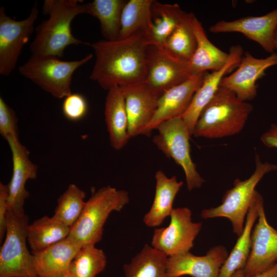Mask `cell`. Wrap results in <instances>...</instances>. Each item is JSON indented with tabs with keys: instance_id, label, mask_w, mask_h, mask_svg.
I'll use <instances>...</instances> for the list:
<instances>
[{
	"instance_id": "6da1fadb",
	"label": "cell",
	"mask_w": 277,
	"mask_h": 277,
	"mask_svg": "<svg viewBox=\"0 0 277 277\" xmlns=\"http://www.w3.org/2000/svg\"><path fill=\"white\" fill-rule=\"evenodd\" d=\"M150 45V38L141 32L123 39L90 44L95 56L90 78L106 90L144 82Z\"/></svg>"
},
{
	"instance_id": "7a4b0ae2",
	"label": "cell",
	"mask_w": 277,
	"mask_h": 277,
	"mask_svg": "<svg viewBox=\"0 0 277 277\" xmlns=\"http://www.w3.org/2000/svg\"><path fill=\"white\" fill-rule=\"evenodd\" d=\"M77 0H45L43 13L48 15L35 28V36L30 45L32 55H49L62 57L70 45H90L75 37L71 24L78 15L85 13V4Z\"/></svg>"
},
{
	"instance_id": "3957f363",
	"label": "cell",
	"mask_w": 277,
	"mask_h": 277,
	"mask_svg": "<svg viewBox=\"0 0 277 277\" xmlns=\"http://www.w3.org/2000/svg\"><path fill=\"white\" fill-rule=\"evenodd\" d=\"M252 110L249 102L220 86L201 113L193 135L214 139L237 134L243 129Z\"/></svg>"
},
{
	"instance_id": "277c9868",
	"label": "cell",
	"mask_w": 277,
	"mask_h": 277,
	"mask_svg": "<svg viewBox=\"0 0 277 277\" xmlns=\"http://www.w3.org/2000/svg\"><path fill=\"white\" fill-rule=\"evenodd\" d=\"M129 202L126 191L110 186L92 192L80 217L71 227L68 237L82 247L95 245L102 240L109 214L114 211H120Z\"/></svg>"
},
{
	"instance_id": "5b68a950",
	"label": "cell",
	"mask_w": 277,
	"mask_h": 277,
	"mask_svg": "<svg viewBox=\"0 0 277 277\" xmlns=\"http://www.w3.org/2000/svg\"><path fill=\"white\" fill-rule=\"evenodd\" d=\"M255 163V168L250 176L244 180L236 179L233 187L225 193L220 205L202 211L203 219L227 218L232 224L233 232L238 237L241 234L256 185L265 174L277 170L276 164L262 162L258 154Z\"/></svg>"
},
{
	"instance_id": "8992f818",
	"label": "cell",
	"mask_w": 277,
	"mask_h": 277,
	"mask_svg": "<svg viewBox=\"0 0 277 277\" xmlns=\"http://www.w3.org/2000/svg\"><path fill=\"white\" fill-rule=\"evenodd\" d=\"M91 53L79 60L65 61L49 55H32L18 68L19 73L41 89L57 98L71 92V85L75 71L89 62Z\"/></svg>"
},
{
	"instance_id": "52a82bcc",
	"label": "cell",
	"mask_w": 277,
	"mask_h": 277,
	"mask_svg": "<svg viewBox=\"0 0 277 277\" xmlns=\"http://www.w3.org/2000/svg\"><path fill=\"white\" fill-rule=\"evenodd\" d=\"M5 241L0 251V277H38L26 241L28 218L8 211Z\"/></svg>"
},
{
	"instance_id": "ba28073f",
	"label": "cell",
	"mask_w": 277,
	"mask_h": 277,
	"mask_svg": "<svg viewBox=\"0 0 277 277\" xmlns=\"http://www.w3.org/2000/svg\"><path fill=\"white\" fill-rule=\"evenodd\" d=\"M157 134L153 142L165 155L173 159L183 169L189 191L201 187L204 179L198 172L190 155L191 136L182 117L162 122L155 128Z\"/></svg>"
},
{
	"instance_id": "9c48e42d",
	"label": "cell",
	"mask_w": 277,
	"mask_h": 277,
	"mask_svg": "<svg viewBox=\"0 0 277 277\" xmlns=\"http://www.w3.org/2000/svg\"><path fill=\"white\" fill-rule=\"evenodd\" d=\"M38 15L35 3L29 16L16 21L8 16L3 7L0 8V74L9 76L15 68L24 46L33 33Z\"/></svg>"
},
{
	"instance_id": "30bf717a",
	"label": "cell",
	"mask_w": 277,
	"mask_h": 277,
	"mask_svg": "<svg viewBox=\"0 0 277 277\" xmlns=\"http://www.w3.org/2000/svg\"><path fill=\"white\" fill-rule=\"evenodd\" d=\"M187 207L174 208L166 227L154 230L151 246L168 257L189 252L201 230V222H193Z\"/></svg>"
},
{
	"instance_id": "8fae6325",
	"label": "cell",
	"mask_w": 277,
	"mask_h": 277,
	"mask_svg": "<svg viewBox=\"0 0 277 277\" xmlns=\"http://www.w3.org/2000/svg\"><path fill=\"white\" fill-rule=\"evenodd\" d=\"M192 75L189 61L173 55L164 48L154 45L148 47L144 82L160 96Z\"/></svg>"
},
{
	"instance_id": "7c38bea8",
	"label": "cell",
	"mask_w": 277,
	"mask_h": 277,
	"mask_svg": "<svg viewBox=\"0 0 277 277\" xmlns=\"http://www.w3.org/2000/svg\"><path fill=\"white\" fill-rule=\"evenodd\" d=\"M257 222L251 236V249L243 270L245 277L261 273L277 262V230L268 222L262 197L258 208Z\"/></svg>"
},
{
	"instance_id": "4fadbf2b",
	"label": "cell",
	"mask_w": 277,
	"mask_h": 277,
	"mask_svg": "<svg viewBox=\"0 0 277 277\" xmlns=\"http://www.w3.org/2000/svg\"><path fill=\"white\" fill-rule=\"evenodd\" d=\"M276 65V53L258 58L246 51L236 70L222 78L220 86L231 90L243 101L252 100L257 95L256 81L265 74L266 69Z\"/></svg>"
},
{
	"instance_id": "5bb4252c",
	"label": "cell",
	"mask_w": 277,
	"mask_h": 277,
	"mask_svg": "<svg viewBox=\"0 0 277 277\" xmlns=\"http://www.w3.org/2000/svg\"><path fill=\"white\" fill-rule=\"evenodd\" d=\"M120 87L125 96L130 137L146 135L160 96L145 82Z\"/></svg>"
},
{
	"instance_id": "9a60e30c",
	"label": "cell",
	"mask_w": 277,
	"mask_h": 277,
	"mask_svg": "<svg viewBox=\"0 0 277 277\" xmlns=\"http://www.w3.org/2000/svg\"><path fill=\"white\" fill-rule=\"evenodd\" d=\"M7 140L10 148L13 163L12 175L8 185V211L24 213V205L29 193L25 188L29 180L36 179L37 166L29 159L30 152L19 138L9 137Z\"/></svg>"
},
{
	"instance_id": "2e32d148",
	"label": "cell",
	"mask_w": 277,
	"mask_h": 277,
	"mask_svg": "<svg viewBox=\"0 0 277 277\" xmlns=\"http://www.w3.org/2000/svg\"><path fill=\"white\" fill-rule=\"evenodd\" d=\"M228 255L227 249L218 245L212 247L203 256L187 252L169 256L166 277H217Z\"/></svg>"
},
{
	"instance_id": "e0dca14e",
	"label": "cell",
	"mask_w": 277,
	"mask_h": 277,
	"mask_svg": "<svg viewBox=\"0 0 277 277\" xmlns=\"http://www.w3.org/2000/svg\"><path fill=\"white\" fill-rule=\"evenodd\" d=\"M277 28V8L265 15L249 16L231 21H220L211 26L213 33L239 32L259 44L268 53L274 49L273 38Z\"/></svg>"
},
{
	"instance_id": "ac0fdd59",
	"label": "cell",
	"mask_w": 277,
	"mask_h": 277,
	"mask_svg": "<svg viewBox=\"0 0 277 277\" xmlns=\"http://www.w3.org/2000/svg\"><path fill=\"white\" fill-rule=\"evenodd\" d=\"M204 73L192 75L184 82L168 89L159 97L155 113L145 135H151L162 122L182 116L202 84Z\"/></svg>"
},
{
	"instance_id": "d6986e66",
	"label": "cell",
	"mask_w": 277,
	"mask_h": 277,
	"mask_svg": "<svg viewBox=\"0 0 277 277\" xmlns=\"http://www.w3.org/2000/svg\"><path fill=\"white\" fill-rule=\"evenodd\" d=\"M228 53V60L222 68L210 73L205 72L202 84L194 94L188 109L182 116L191 135L202 110L215 94L222 78L234 68H237L244 50L241 46L235 45L230 48Z\"/></svg>"
},
{
	"instance_id": "ffe728a7",
	"label": "cell",
	"mask_w": 277,
	"mask_h": 277,
	"mask_svg": "<svg viewBox=\"0 0 277 277\" xmlns=\"http://www.w3.org/2000/svg\"><path fill=\"white\" fill-rule=\"evenodd\" d=\"M82 247L69 237L33 254L38 277H62Z\"/></svg>"
},
{
	"instance_id": "44dd1931",
	"label": "cell",
	"mask_w": 277,
	"mask_h": 277,
	"mask_svg": "<svg viewBox=\"0 0 277 277\" xmlns=\"http://www.w3.org/2000/svg\"><path fill=\"white\" fill-rule=\"evenodd\" d=\"M104 115L110 144L114 149L119 150L131 138L128 131L125 96L120 87H114L108 90Z\"/></svg>"
},
{
	"instance_id": "7402d4cb",
	"label": "cell",
	"mask_w": 277,
	"mask_h": 277,
	"mask_svg": "<svg viewBox=\"0 0 277 277\" xmlns=\"http://www.w3.org/2000/svg\"><path fill=\"white\" fill-rule=\"evenodd\" d=\"M155 191L152 206L143 218L145 224L150 227L161 225L173 209L174 199L183 183L177 181L176 176L167 177L161 170L155 174Z\"/></svg>"
},
{
	"instance_id": "603a6c76",
	"label": "cell",
	"mask_w": 277,
	"mask_h": 277,
	"mask_svg": "<svg viewBox=\"0 0 277 277\" xmlns=\"http://www.w3.org/2000/svg\"><path fill=\"white\" fill-rule=\"evenodd\" d=\"M262 197L255 190L246 217L243 230L221 267L217 277H232L236 271L244 269L250 252L251 232L258 218V205Z\"/></svg>"
},
{
	"instance_id": "cb8c5ba5",
	"label": "cell",
	"mask_w": 277,
	"mask_h": 277,
	"mask_svg": "<svg viewBox=\"0 0 277 277\" xmlns=\"http://www.w3.org/2000/svg\"><path fill=\"white\" fill-rule=\"evenodd\" d=\"M192 25L196 39L195 52L189 61L193 75L215 71L227 62L229 53L215 46L208 39L202 23L193 14Z\"/></svg>"
},
{
	"instance_id": "d4e9b609",
	"label": "cell",
	"mask_w": 277,
	"mask_h": 277,
	"mask_svg": "<svg viewBox=\"0 0 277 277\" xmlns=\"http://www.w3.org/2000/svg\"><path fill=\"white\" fill-rule=\"evenodd\" d=\"M153 2V0H130L126 2L122 13L118 39L125 38L141 32L147 35L151 40Z\"/></svg>"
},
{
	"instance_id": "484cf974",
	"label": "cell",
	"mask_w": 277,
	"mask_h": 277,
	"mask_svg": "<svg viewBox=\"0 0 277 277\" xmlns=\"http://www.w3.org/2000/svg\"><path fill=\"white\" fill-rule=\"evenodd\" d=\"M186 12L177 4H164L154 1L152 6V45L164 48L170 35L185 17Z\"/></svg>"
},
{
	"instance_id": "4316f807",
	"label": "cell",
	"mask_w": 277,
	"mask_h": 277,
	"mask_svg": "<svg viewBox=\"0 0 277 277\" xmlns=\"http://www.w3.org/2000/svg\"><path fill=\"white\" fill-rule=\"evenodd\" d=\"M70 228L55 220L44 216L27 228V238L32 253L41 251L67 238Z\"/></svg>"
},
{
	"instance_id": "83f0119b",
	"label": "cell",
	"mask_w": 277,
	"mask_h": 277,
	"mask_svg": "<svg viewBox=\"0 0 277 277\" xmlns=\"http://www.w3.org/2000/svg\"><path fill=\"white\" fill-rule=\"evenodd\" d=\"M123 0H94L85 4V13L97 18L102 35L107 41L119 38Z\"/></svg>"
},
{
	"instance_id": "f1b7e54d",
	"label": "cell",
	"mask_w": 277,
	"mask_h": 277,
	"mask_svg": "<svg viewBox=\"0 0 277 277\" xmlns=\"http://www.w3.org/2000/svg\"><path fill=\"white\" fill-rule=\"evenodd\" d=\"M167 260L166 255L146 244L124 266L125 277H166Z\"/></svg>"
},
{
	"instance_id": "f546056e",
	"label": "cell",
	"mask_w": 277,
	"mask_h": 277,
	"mask_svg": "<svg viewBox=\"0 0 277 277\" xmlns=\"http://www.w3.org/2000/svg\"><path fill=\"white\" fill-rule=\"evenodd\" d=\"M193 14L186 13L164 46L173 55L188 61L193 56L196 48V39L192 25Z\"/></svg>"
},
{
	"instance_id": "4dcf8cb0",
	"label": "cell",
	"mask_w": 277,
	"mask_h": 277,
	"mask_svg": "<svg viewBox=\"0 0 277 277\" xmlns=\"http://www.w3.org/2000/svg\"><path fill=\"white\" fill-rule=\"evenodd\" d=\"M86 193L74 184H70L57 199L52 217L71 228L80 217L86 202Z\"/></svg>"
},
{
	"instance_id": "1f68e13d",
	"label": "cell",
	"mask_w": 277,
	"mask_h": 277,
	"mask_svg": "<svg viewBox=\"0 0 277 277\" xmlns=\"http://www.w3.org/2000/svg\"><path fill=\"white\" fill-rule=\"evenodd\" d=\"M106 256L94 245L82 247L70 265L69 271L75 277H95L105 268Z\"/></svg>"
},
{
	"instance_id": "d6a6232c",
	"label": "cell",
	"mask_w": 277,
	"mask_h": 277,
	"mask_svg": "<svg viewBox=\"0 0 277 277\" xmlns=\"http://www.w3.org/2000/svg\"><path fill=\"white\" fill-rule=\"evenodd\" d=\"M87 110V102L82 94L71 93L64 98L62 111L68 120L73 122L80 121L85 116Z\"/></svg>"
},
{
	"instance_id": "836d02e7",
	"label": "cell",
	"mask_w": 277,
	"mask_h": 277,
	"mask_svg": "<svg viewBox=\"0 0 277 277\" xmlns=\"http://www.w3.org/2000/svg\"><path fill=\"white\" fill-rule=\"evenodd\" d=\"M18 119L15 111L0 97V134L6 140L18 138Z\"/></svg>"
},
{
	"instance_id": "e575fe53",
	"label": "cell",
	"mask_w": 277,
	"mask_h": 277,
	"mask_svg": "<svg viewBox=\"0 0 277 277\" xmlns=\"http://www.w3.org/2000/svg\"><path fill=\"white\" fill-rule=\"evenodd\" d=\"M8 185L0 183V241L2 242L7 230Z\"/></svg>"
},
{
	"instance_id": "d590c367",
	"label": "cell",
	"mask_w": 277,
	"mask_h": 277,
	"mask_svg": "<svg viewBox=\"0 0 277 277\" xmlns=\"http://www.w3.org/2000/svg\"><path fill=\"white\" fill-rule=\"evenodd\" d=\"M260 139L266 147L277 149V125L271 124L269 128L262 134Z\"/></svg>"
},
{
	"instance_id": "8d00e7d4",
	"label": "cell",
	"mask_w": 277,
	"mask_h": 277,
	"mask_svg": "<svg viewBox=\"0 0 277 277\" xmlns=\"http://www.w3.org/2000/svg\"><path fill=\"white\" fill-rule=\"evenodd\" d=\"M232 277H245L243 274V270L236 271ZM250 277H277V262L266 271Z\"/></svg>"
},
{
	"instance_id": "74e56055",
	"label": "cell",
	"mask_w": 277,
	"mask_h": 277,
	"mask_svg": "<svg viewBox=\"0 0 277 277\" xmlns=\"http://www.w3.org/2000/svg\"><path fill=\"white\" fill-rule=\"evenodd\" d=\"M273 46L274 49H277V28L274 33L273 38Z\"/></svg>"
},
{
	"instance_id": "f35d334b",
	"label": "cell",
	"mask_w": 277,
	"mask_h": 277,
	"mask_svg": "<svg viewBox=\"0 0 277 277\" xmlns=\"http://www.w3.org/2000/svg\"><path fill=\"white\" fill-rule=\"evenodd\" d=\"M62 277H75L70 271Z\"/></svg>"
}]
</instances>
